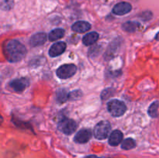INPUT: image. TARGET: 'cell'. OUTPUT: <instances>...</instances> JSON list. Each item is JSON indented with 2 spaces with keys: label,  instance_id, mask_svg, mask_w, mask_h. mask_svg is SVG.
<instances>
[{
  "label": "cell",
  "instance_id": "obj_4",
  "mask_svg": "<svg viewBox=\"0 0 159 158\" xmlns=\"http://www.w3.org/2000/svg\"><path fill=\"white\" fill-rule=\"evenodd\" d=\"M77 126L75 121L68 118H63L57 125L58 129L65 135L72 134L76 130Z\"/></svg>",
  "mask_w": 159,
  "mask_h": 158
},
{
  "label": "cell",
  "instance_id": "obj_21",
  "mask_svg": "<svg viewBox=\"0 0 159 158\" xmlns=\"http://www.w3.org/2000/svg\"><path fill=\"white\" fill-rule=\"evenodd\" d=\"M85 158H100V157H99V156H95V155H91V156H86Z\"/></svg>",
  "mask_w": 159,
  "mask_h": 158
},
{
  "label": "cell",
  "instance_id": "obj_7",
  "mask_svg": "<svg viewBox=\"0 0 159 158\" xmlns=\"http://www.w3.org/2000/svg\"><path fill=\"white\" fill-rule=\"evenodd\" d=\"M92 132L89 129H82L79 130L75 136L74 140L77 143H85L89 141L92 137Z\"/></svg>",
  "mask_w": 159,
  "mask_h": 158
},
{
  "label": "cell",
  "instance_id": "obj_6",
  "mask_svg": "<svg viewBox=\"0 0 159 158\" xmlns=\"http://www.w3.org/2000/svg\"><path fill=\"white\" fill-rule=\"evenodd\" d=\"M30 85V81L26 77L13 79L9 83V86L12 91L16 92H22Z\"/></svg>",
  "mask_w": 159,
  "mask_h": 158
},
{
  "label": "cell",
  "instance_id": "obj_18",
  "mask_svg": "<svg viewBox=\"0 0 159 158\" xmlns=\"http://www.w3.org/2000/svg\"><path fill=\"white\" fill-rule=\"evenodd\" d=\"M148 115L152 118H157L158 116V101H155L148 108Z\"/></svg>",
  "mask_w": 159,
  "mask_h": 158
},
{
  "label": "cell",
  "instance_id": "obj_20",
  "mask_svg": "<svg viewBox=\"0 0 159 158\" xmlns=\"http://www.w3.org/2000/svg\"><path fill=\"white\" fill-rule=\"evenodd\" d=\"M82 95V93L80 90H75L72 92H69V101L75 100L79 99Z\"/></svg>",
  "mask_w": 159,
  "mask_h": 158
},
{
  "label": "cell",
  "instance_id": "obj_3",
  "mask_svg": "<svg viewBox=\"0 0 159 158\" xmlns=\"http://www.w3.org/2000/svg\"><path fill=\"white\" fill-rule=\"evenodd\" d=\"M111 130V125L108 121H100L94 128V136L98 139L107 138Z\"/></svg>",
  "mask_w": 159,
  "mask_h": 158
},
{
  "label": "cell",
  "instance_id": "obj_15",
  "mask_svg": "<svg viewBox=\"0 0 159 158\" xmlns=\"http://www.w3.org/2000/svg\"><path fill=\"white\" fill-rule=\"evenodd\" d=\"M56 99L59 103H65L69 101V92L65 88H61L56 93Z\"/></svg>",
  "mask_w": 159,
  "mask_h": 158
},
{
  "label": "cell",
  "instance_id": "obj_16",
  "mask_svg": "<svg viewBox=\"0 0 159 158\" xmlns=\"http://www.w3.org/2000/svg\"><path fill=\"white\" fill-rule=\"evenodd\" d=\"M141 26L140 23H137V22H133V21H129L126 22L124 24L122 25V29L124 31L128 33H134L136 30H138L139 29V27Z\"/></svg>",
  "mask_w": 159,
  "mask_h": 158
},
{
  "label": "cell",
  "instance_id": "obj_1",
  "mask_svg": "<svg viewBox=\"0 0 159 158\" xmlns=\"http://www.w3.org/2000/svg\"><path fill=\"white\" fill-rule=\"evenodd\" d=\"M3 53L9 62L14 63L24 58L26 54V48L18 40H11L4 43Z\"/></svg>",
  "mask_w": 159,
  "mask_h": 158
},
{
  "label": "cell",
  "instance_id": "obj_14",
  "mask_svg": "<svg viewBox=\"0 0 159 158\" xmlns=\"http://www.w3.org/2000/svg\"><path fill=\"white\" fill-rule=\"evenodd\" d=\"M65 29H61V28H57V29H53L52 31L50 32L49 35H48V39H49L50 41H56V40L62 38V37L65 36Z\"/></svg>",
  "mask_w": 159,
  "mask_h": 158
},
{
  "label": "cell",
  "instance_id": "obj_17",
  "mask_svg": "<svg viewBox=\"0 0 159 158\" xmlns=\"http://www.w3.org/2000/svg\"><path fill=\"white\" fill-rule=\"evenodd\" d=\"M136 146V142L132 138H127V139H124L121 144V148L124 150H131V149L134 148Z\"/></svg>",
  "mask_w": 159,
  "mask_h": 158
},
{
  "label": "cell",
  "instance_id": "obj_11",
  "mask_svg": "<svg viewBox=\"0 0 159 158\" xmlns=\"http://www.w3.org/2000/svg\"><path fill=\"white\" fill-rule=\"evenodd\" d=\"M91 29V24L86 21H78L71 26V29L76 33H82Z\"/></svg>",
  "mask_w": 159,
  "mask_h": 158
},
{
  "label": "cell",
  "instance_id": "obj_13",
  "mask_svg": "<svg viewBox=\"0 0 159 158\" xmlns=\"http://www.w3.org/2000/svg\"><path fill=\"white\" fill-rule=\"evenodd\" d=\"M98 39H99V33H89L86 35L84 36V37L82 38V43H83L85 46H91V45L94 44L96 42H97Z\"/></svg>",
  "mask_w": 159,
  "mask_h": 158
},
{
  "label": "cell",
  "instance_id": "obj_8",
  "mask_svg": "<svg viewBox=\"0 0 159 158\" xmlns=\"http://www.w3.org/2000/svg\"><path fill=\"white\" fill-rule=\"evenodd\" d=\"M132 6L127 2H119L113 7V12L116 15H124L131 11Z\"/></svg>",
  "mask_w": 159,
  "mask_h": 158
},
{
  "label": "cell",
  "instance_id": "obj_5",
  "mask_svg": "<svg viewBox=\"0 0 159 158\" xmlns=\"http://www.w3.org/2000/svg\"><path fill=\"white\" fill-rule=\"evenodd\" d=\"M77 71V68L75 64H68L61 65L60 68H57L56 74L61 79H68L72 77Z\"/></svg>",
  "mask_w": 159,
  "mask_h": 158
},
{
  "label": "cell",
  "instance_id": "obj_9",
  "mask_svg": "<svg viewBox=\"0 0 159 158\" xmlns=\"http://www.w3.org/2000/svg\"><path fill=\"white\" fill-rule=\"evenodd\" d=\"M66 43L65 42H57L51 46L49 50V55L51 57H55L63 54L66 50Z\"/></svg>",
  "mask_w": 159,
  "mask_h": 158
},
{
  "label": "cell",
  "instance_id": "obj_2",
  "mask_svg": "<svg viewBox=\"0 0 159 158\" xmlns=\"http://www.w3.org/2000/svg\"><path fill=\"white\" fill-rule=\"evenodd\" d=\"M107 109L113 117H120L126 112L127 106L121 101L117 99H112L107 104Z\"/></svg>",
  "mask_w": 159,
  "mask_h": 158
},
{
  "label": "cell",
  "instance_id": "obj_10",
  "mask_svg": "<svg viewBox=\"0 0 159 158\" xmlns=\"http://www.w3.org/2000/svg\"><path fill=\"white\" fill-rule=\"evenodd\" d=\"M47 38H48V36L45 33H37L30 37V44L33 47L41 46L46 42Z\"/></svg>",
  "mask_w": 159,
  "mask_h": 158
},
{
  "label": "cell",
  "instance_id": "obj_12",
  "mask_svg": "<svg viewBox=\"0 0 159 158\" xmlns=\"http://www.w3.org/2000/svg\"><path fill=\"white\" fill-rule=\"evenodd\" d=\"M123 140V133L120 130L116 129L112 132L109 137V144L112 147H116Z\"/></svg>",
  "mask_w": 159,
  "mask_h": 158
},
{
  "label": "cell",
  "instance_id": "obj_19",
  "mask_svg": "<svg viewBox=\"0 0 159 158\" xmlns=\"http://www.w3.org/2000/svg\"><path fill=\"white\" fill-rule=\"evenodd\" d=\"M115 92V90L112 88H106L102 91V94H101V98H102V100H106L108 98H110V96L113 95Z\"/></svg>",
  "mask_w": 159,
  "mask_h": 158
}]
</instances>
